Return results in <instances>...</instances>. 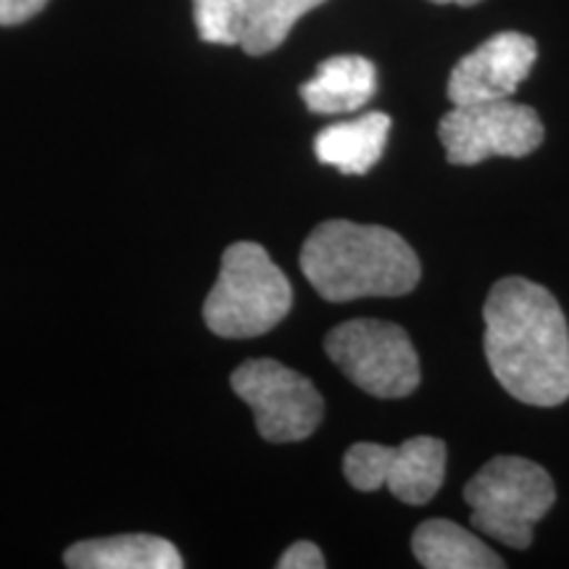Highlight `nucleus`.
I'll return each mask as SVG.
<instances>
[{
	"instance_id": "1a4fd4ad",
	"label": "nucleus",
	"mask_w": 569,
	"mask_h": 569,
	"mask_svg": "<svg viewBox=\"0 0 569 569\" xmlns=\"http://www.w3.org/2000/svg\"><path fill=\"white\" fill-rule=\"evenodd\" d=\"M538 42L522 32H498L467 53L448 77V101L453 106L503 101L530 77Z\"/></svg>"
},
{
	"instance_id": "f03ea898",
	"label": "nucleus",
	"mask_w": 569,
	"mask_h": 569,
	"mask_svg": "<svg viewBox=\"0 0 569 569\" xmlns=\"http://www.w3.org/2000/svg\"><path fill=\"white\" fill-rule=\"evenodd\" d=\"M301 272L325 301L348 303L411 293L422 264L415 248L388 227L330 219L306 238Z\"/></svg>"
},
{
	"instance_id": "0eeeda50",
	"label": "nucleus",
	"mask_w": 569,
	"mask_h": 569,
	"mask_svg": "<svg viewBox=\"0 0 569 569\" xmlns=\"http://www.w3.org/2000/svg\"><path fill=\"white\" fill-rule=\"evenodd\" d=\"M448 161L457 167H475L490 156L522 159L543 142V122L530 106L503 101H482L453 106L438 124Z\"/></svg>"
},
{
	"instance_id": "f257e3e1",
	"label": "nucleus",
	"mask_w": 569,
	"mask_h": 569,
	"mask_svg": "<svg viewBox=\"0 0 569 569\" xmlns=\"http://www.w3.org/2000/svg\"><path fill=\"white\" fill-rule=\"evenodd\" d=\"M486 359L509 396L530 407H559L569 398V327L543 284L507 277L482 306Z\"/></svg>"
},
{
	"instance_id": "ddd939ff",
	"label": "nucleus",
	"mask_w": 569,
	"mask_h": 569,
	"mask_svg": "<svg viewBox=\"0 0 569 569\" xmlns=\"http://www.w3.org/2000/svg\"><path fill=\"white\" fill-rule=\"evenodd\" d=\"M411 549L427 569H501L503 559L488 549L478 536L451 522V519H427L415 530Z\"/></svg>"
},
{
	"instance_id": "f8f14e48",
	"label": "nucleus",
	"mask_w": 569,
	"mask_h": 569,
	"mask_svg": "<svg viewBox=\"0 0 569 569\" xmlns=\"http://www.w3.org/2000/svg\"><path fill=\"white\" fill-rule=\"evenodd\" d=\"M63 565L71 569H180L184 561L167 538L134 532L74 543L63 553Z\"/></svg>"
},
{
	"instance_id": "9d476101",
	"label": "nucleus",
	"mask_w": 569,
	"mask_h": 569,
	"mask_svg": "<svg viewBox=\"0 0 569 569\" xmlns=\"http://www.w3.org/2000/svg\"><path fill=\"white\" fill-rule=\"evenodd\" d=\"M375 92L377 69L365 56H332L301 84V98L311 113H353L372 101Z\"/></svg>"
},
{
	"instance_id": "9b49d317",
	"label": "nucleus",
	"mask_w": 569,
	"mask_h": 569,
	"mask_svg": "<svg viewBox=\"0 0 569 569\" xmlns=\"http://www.w3.org/2000/svg\"><path fill=\"white\" fill-rule=\"evenodd\" d=\"M388 113L369 111L351 122L325 127L315 138V153L319 163L336 167L340 174L361 177L382 159L390 134Z\"/></svg>"
},
{
	"instance_id": "423d86ee",
	"label": "nucleus",
	"mask_w": 569,
	"mask_h": 569,
	"mask_svg": "<svg viewBox=\"0 0 569 569\" xmlns=\"http://www.w3.org/2000/svg\"><path fill=\"white\" fill-rule=\"evenodd\" d=\"M230 386L251 407L256 427L269 443L309 438L325 417L315 382L274 359L246 361L232 372Z\"/></svg>"
},
{
	"instance_id": "f3484780",
	"label": "nucleus",
	"mask_w": 569,
	"mask_h": 569,
	"mask_svg": "<svg viewBox=\"0 0 569 569\" xmlns=\"http://www.w3.org/2000/svg\"><path fill=\"white\" fill-rule=\"evenodd\" d=\"M48 0H0V27H13L21 21L38 17Z\"/></svg>"
},
{
	"instance_id": "dca6fc26",
	"label": "nucleus",
	"mask_w": 569,
	"mask_h": 569,
	"mask_svg": "<svg viewBox=\"0 0 569 569\" xmlns=\"http://www.w3.org/2000/svg\"><path fill=\"white\" fill-rule=\"evenodd\" d=\"M280 569H322L325 557L319 551V546L311 543V540H298V543L290 546L288 551L282 553L280 561H277Z\"/></svg>"
},
{
	"instance_id": "6e6552de",
	"label": "nucleus",
	"mask_w": 569,
	"mask_h": 569,
	"mask_svg": "<svg viewBox=\"0 0 569 569\" xmlns=\"http://www.w3.org/2000/svg\"><path fill=\"white\" fill-rule=\"evenodd\" d=\"M343 472L361 493L388 488L398 501L422 507L443 488L446 443L422 436L390 448L380 443H356L346 451Z\"/></svg>"
},
{
	"instance_id": "7ed1b4c3",
	"label": "nucleus",
	"mask_w": 569,
	"mask_h": 569,
	"mask_svg": "<svg viewBox=\"0 0 569 569\" xmlns=\"http://www.w3.org/2000/svg\"><path fill=\"white\" fill-rule=\"evenodd\" d=\"M293 288L267 248L232 243L203 303L206 327L219 338H259L290 315Z\"/></svg>"
},
{
	"instance_id": "a211bd4d",
	"label": "nucleus",
	"mask_w": 569,
	"mask_h": 569,
	"mask_svg": "<svg viewBox=\"0 0 569 569\" xmlns=\"http://www.w3.org/2000/svg\"><path fill=\"white\" fill-rule=\"evenodd\" d=\"M430 3H438V6H448V3H453V6H478L480 0H430Z\"/></svg>"
},
{
	"instance_id": "2eb2a0df",
	"label": "nucleus",
	"mask_w": 569,
	"mask_h": 569,
	"mask_svg": "<svg viewBox=\"0 0 569 569\" xmlns=\"http://www.w3.org/2000/svg\"><path fill=\"white\" fill-rule=\"evenodd\" d=\"M193 17L203 42L240 46L251 17V0H193Z\"/></svg>"
},
{
	"instance_id": "20e7f679",
	"label": "nucleus",
	"mask_w": 569,
	"mask_h": 569,
	"mask_svg": "<svg viewBox=\"0 0 569 569\" xmlns=\"http://www.w3.org/2000/svg\"><path fill=\"white\" fill-rule=\"evenodd\" d=\"M472 525L482 536L528 549L532 530L557 501L551 475L522 457H496L465 486Z\"/></svg>"
},
{
	"instance_id": "39448f33",
	"label": "nucleus",
	"mask_w": 569,
	"mask_h": 569,
	"mask_svg": "<svg viewBox=\"0 0 569 569\" xmlns=\"http://www.w3.org/2000/svg\"><path fill=\"white\" fill-rule=\"evenodd\" d=\"M325 351L353 386L377 398H403L419 386V359L403 327L351 319L325 340Z\"/></svg>"
},
{
	"instance_id": "4468645a",
	"label": "nucleus",
	"mask_w": 569,
	"mask_h": 569,
	"mask_svg": "<svg viewBox=\"0 0 569 569\" xmlns=\"http://www.w3.org/2000/svg\"><path fill=\"white\" fill-rule=\"evenodd\" d=\"M327 0H251V17L240 48L248 56L272 53L282 46L296 21Z\"/></svg>"
}]
</instances>
